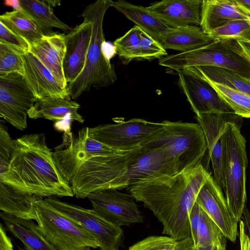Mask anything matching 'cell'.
<instances>
[{"label":"cell","mask_w":250,"mask_h":250,"mask_svg":"<svg viewBox=\"0 0 250 250\" xmlns=\"http://www.w3.org/2000/svg\"><path fill=\"white\" fill-rule=\"evenodd\" d=\"M0 43L23 55L29 52L30 45L23 39L9 30L0 22Z\"/></svg>","instance_id":"cell-37"},{"label":"cell","mask_w":250,"mask_h":250,"mask_svg":"<svg viewBox=\"0 0 250 250\" xmlns=\"http://www.w3.org/2000/svg\"><path fill=\"white\" fill-rule=\"evenodd\" d=\"M163 124L139 118L89 127V136L113 148L129 151L147 146L162 131Z\"/></svg>","instance_id":"cell-9"},{"label":"cell","mask_w":250,"mask_h":250,"mask_svg":"<svg viewBox=\"0 0 250 250\" xmlns=\"http://www.w3.org/2000/svg\"><path fill=\"white\" fill-rule=\"evenodd\" d=\"M46 1L52 7L59 5L61 3L60 0H46Z\"/></svg>","instance_id":"cell-47"},{"label":"cell","mask_w":250,"mask_h":250,"mask_svg":"<svg viewBox=\"0 0 250 250\" xmlns=\"http://www.w3.org/2000/svg\"><path fill=\"white\" fill-rule=\"evenodd\" d=\"M206 79L212 86L221 98L231 108L235 114L242 118H250V95L212 82Z\"/></svg>","instance_id":"cell-31"},{"label":"cell","mask_w":250,"mask_h":250,"mask_svg":"<svg viewBox=\"0 0 250 250\" xmlns=\"http://www.w3.org/2000/svg\"><path fill=\"white\" fill-rule=\"evenodd\" d=\"M102 50L105 57L109 61L117 54L114 45L105 41L103 43Z\"/></svg>","instance_id":"cell-42"},{"label":"cell","mask_w":250,"mask_h":250,"mask_svg":"<svg viewBox=\"0 0 250 250\" xmlns=\"http://www.w3.org/2000/svg\"><path fill=\"white\" fill-rule=\"evenodd\" d=\"M0 121V174L7 171L10 168V162L15 146V140L10 136L8 129L4 124Z\"/></svg>","instance_id":"cell-35"},{"label":"cell","mask_w":250,"mask_h":250,"mask_svg":"<svg viewBox=\"0 0 250 250\" xmlns=\"http://www.w3.org/2000/svg\"><path fill=\"white\" fill-rule=\"evenodd\" d=\"M123 63L161 59L167 53L160 42L135 25L113 42Z\"/></svg>","instance_id":"cell-18"},{"label":"cell","mask_w":250,"mask_h":250,"mask_svg":"<svg viewBox=\"0 0 250 250\" xmlns=\"http://www.w3.org/2000/svg\"><path fill=\"white\" fill-rule=\"evenodd\" d=\"M44 199L89 233L95 239L99 250H119L124 237V231L120 227L106 220L93 209L62 202L55 197Z\"/></svg>","instance_id":"cell-10"},{"label":"cell","mask_w":250,"mask_h":250,"mask_svg":"<svg viewBox=\"0 0 250 250\" xmlns=\"http://www.w3.org/2000/svg\"><path fill=\"white\" fill-rule=\"evenodd\" d=\"M167 148L146 146L142 153L112 184L110 188H129L139 182L152 177L177 174Z\"/></svg>","instance_id":"cell-12"},{"label":"cell","mask_w":250,"mask_h":250,"mask_svg":"<svg viewBox=\"0 0 250 250\" xmlns=\"http://www.w3.org/2000/svg\"><path fill=\"white\" fill-rule=\"evenodd\" d=\"M216 245H210L206 247H196V250H212Z\"/></svg>","instance_id":"cell-46"},{"label":"cell","mask_w":250,"mask_h":250,"mask_svg":"<svg viewBox=\"0 0 250 250\" xmlns=\"http://www.w3.org/2000/svg\"><path fill=\"white\" fill-rule=\"evenodd\" d=\"M237 42L240 45L243 50L250 56V41H237Z\"/></svg>","instance_id":"cell-44"},{"label":"cell","mask_w":250,"mask_h":250,"mask_svg":"<svg viewBox=\"0 0 250 250\" xmlns=\"http://www.w3.org/2000/svg\"><path fill=\"white\" fill-rule=\"evenodd\" d=\"M249 22H250V20H249Z\"/></svg>","instance_id":"cell-50"},{"label":"cell","mask_w":250,"mask_h":250,"mask_svg":"<svg viewBox=\"0 0 250 250\" xmlns=\"http://www.w3.org/2000/svg\"><path fill=\"white\" fill-rule=\"evenodd\" d=\"M159 64L177 71L192 67H220L250 79V62L234 40H213L201 48L162 57Z\"/></svg>","instance_id":"cell-6"},{"label":"cell","mask_w":250,"mask_h":250,"mask_svg":"<svg viewBox=\"0 0 250 250\" xmlns=\"http://www.w3.org/2000/svg\"><path fill=\"white\" fill-rule=\"evenodd\" d=\"M213 41L200 26H187L171 28L159 42L166 50L186 52L201 48Z\"/></svg>","instance_id":"cell-26"},{"label":"cell","mask_w":250,"mask_h":250,"mask_svg":"<svg viewBox=\"0 0 250 250\" xmlns=\"http://www.w3.org/2000/svg\"><path fill=\"white\" fill-rule=\"evenodd\" d=\"M0 250H15L11 239L1 223L0 224Z\"/></svg>","instance_id":"cell-39"},{"label":"cell","mask_w":250,"mask_h":250,"mask_svg":"<svg viewBox=\"0 0 250 250\" xmlns=\"http://www.w3.org/2000/svg\"><path fill=\"white\" fill-rule=\"evenodd\" d=\"M239 237L240 250H250V238L247 234L245 225L242 221L239 224Z\"/></svg>","instance_id":"cell-40"},{"label":"cell","mask_w":250,"mask_h":250,"mask_svg":"<svg viewBox=\"0 0 250 250\" xmlns=\"http://www.w3.org/2000/svg\"><path fill=\"white\" fill-rule=\"evenodd\" d=\"M208 35L213 40L250 41V23L246 20H231L214 29Z\"/></svg>","instance_id":"cell-33"},{"label":"cell","mask_w":250,"mask_h":250,"mask_svg":"<svg viewBox=\"0 0 250 250\" xmlns=\"http://www.w3.org/2000/svg\"><path fill=\"white\" fill-rule=\"evenodd\" d=\"M4 227L23 244L25 250H57L40 231L33 220L16 217L0 211Z\"/></svg>","instance_id":"cell-24"},{"label":"cell","mask_w":250,"mask_h":250,"mask_svg":"<svg viewBox=\"0 0 250 250\" xmlns=\"http://www.w3.org/2000/svg\"><path fill=\"white\" fill-rule=\"evenodd\" d=\"M65 51V34L54 32L44 36L31 45L29 52L52 73L62 86L67 87L63 68Z\"/></svg>","instance_id":"cell-21"},{"label":"cell","mask_w":250,"mask_h":250,"mask_svg":"<svg viewBox=\"0 0 250 250\" xmlns=\"http://www.w3.org/2000/svg\"><path fill=\"white\" fill-rule=\"evenodd\" d=\"M237 2L250 11V0H236Z\"/></svg>","instance_id":"cell-45"},{"label":"cell","mask_w":250,"mask_h":250,"mask_svg":"<svg viewBox=\"0 0 250 250\" xmlns=\"http://www.w3.org/2000/svg\"><path fill=\"white\" fill-rule=\"evenodd\" d=\"M177 72L179 85L196 116L207 113H234L206 79L187 68Z\"/></svg>","instance_id":"cell-14"},{"label":"cell","mask_w":250,"mask_h":250,"mask_svg":"<svg viewBox=\"0 0 250 250\" xmlns=\"http://www.w3.org/2000/svg\"><path fill=\"white\" fill-rule=\"evenodd\" d=\"M40 197L0 182L1 211L26 220H36L34 201Z\"/></svg>","instance_id":"cell-27"},{"label":"cell","mask_w":250,"mask_h":250,"mask_svg":"<svg viewBox=\"0 0 250 250\" xmlns=\"http://www.w3.org/2000/svg\"><path fill=\"white\" fill-rule=\"evenodd\" d=\"M212 250H220V249L218 246H215Z\"/></svg>","instance_id":"cell-49"},{"label":"cell","mask_w":250,"mask_h":250,"mask_svg":"<svg viewBox=\"0 0 250 250\" xmlns=\"http://www.w3.org/2000/svg\"><path fill=\"white\" fill-rule=\"evenodd\" d=\"M223 167L226 201L230 212L238 222L245 205L248 158L246 141L237 121L225 125L221 134Z\"/></svg>","instance_id":"cell-5"},{"label":"cell","mask_w":250,"mask_h":250,"mask_svg":"<svg viewBox=\"0 0 250 250\" xmlns=\"http://www.w3.org/2000/svg\"><path fill=\"white\" fill-rule=\"evenodd\" d=\"M173 250H196V246L192 237H188L177 241Z\"/></svg>","instance_id":"cell-41"},{"label":"cell","mask_w":250,"mask_h":250,"mask_svg":"<svg viewBox=\"0 0 250 250\" xmlns=\"http://www.w3.org/2000/svg\"><path fill=\"white\" fill-rule=\"evenodd\" d=\"M24 77L37 100L46 98L71 99L67 87L62 86L52 73L32 53L22 55Z\"/></svg>","instance_id":"cell-19"},{"label":"cell","mask_w":250,"mask_h":250,"mask_svg":"<svg viewBox=\"0 0 250 250\" xmlns=\"http://www.w3.org/2000/svg\"><path fill=\"white\" fill-rule=\"evenodd\" d=\"M210 174L200 163L174 175L143 180L128 189L161 223L163 233L179 241L191 237L189 213Z\"/></svg>","instance_id":"cell-1"},{"label":"cell","mask_w":250,"mask_h":250,"mask_svg":"<svg viewBox=\"0 0 250 250\" xmlns=\"http://www.w3.org/2000/svg\"><path fill=\"white\" fill-rule=\"evenodd\" d=\"M15 142L10 166L22 180L29 194L42 198L74 196L43 134H26Z\"/></svg>","instance_id":"cell-3"},{"label":"cell","mask_w":250,"mask_h":250,"mask_svg":"<svg viewBox=\"0 0 250 250\" xmlns=\"http://www.w3.org/2000/svg\"><path fill=\"white\" fill-rule=\"evenodd\" d=\"M87 197L93 210L115 225L129 226L144 221L136 200L131 194L107 188L92 192Z\"/></svg>","instance_id":"cell-13"},{"label":"cell","mask_w":250,"mask_h":250,"mask_svg":"<svg viewBox=\"0 0 250 250\" xmlns=\"http://www.w3.org/2000/svg\"><path fill=\"white\" fill-rule=\"evenodd\" d=\"M12 73L24 75L22 55L9 46L0 43V75Z\"/></svg>","instance_id":"cell-34"},{"label":"cell","mask_w":250,"mask_h":250,"mask_svg":"<svg viewBox=\"0 0 250 250\" xmlns=\"http://www.w3.org/2000/svg\"><path fill=\"white\" fill-rule=\"evenodd\" d=\"M241 118L235 113H207L195 116L206 137L208 150L213 169L214 178L224 190L221 134L226 123L232 121H239Z\"/></svg>","instance_id":"cell-17"},{"label":"cell","mask_w":250,"mask_h":250,"mask_svg":"<svg viewBox=\"0 0 250 250\" xmlns=\"http://www.w3.org/2000/svg\"><path fill=\"white\" fill-rule=\"evenodd\" d=\"M0 22L30 46L44 36L36 22L22 9L6 12L0 16Z\"/></svg>","instance_id":"cell-29"},{"label":"cell","mask_w":250,"mask_h":250,"mask_svg":"<svg viewBox=\"0 0 250 250\" xmlns=\"http://www.w3.org/2000/svg\"><path fill=\"white\" fill-rule=\"evenodd\" d=\"M113 2L111 0H98L86 6L82 14L91 22L92 35L84 68L80 75L67 85L71 99H78L92 87L99 89L112 85L117 80L114 67L102 50L103 43L105 41L104 19Z\"/></svg>","instance_id":"cell-4"},{"label":"cell","mask_w":250,"mask_h":250,"mask_svg":"<svg viewBox=\"0 0 250 250\" xmlns=\"http://www.w3.org/2000/svg\"><path fill=\"white\" fill-rule=\"evenodd\" d=\"M112 7L159 42L171 28L147 7L136 5L122 0L114 1Z\"/></svg>","instance_id":"cell-25"},{"label":"cell","mask_w":250,"mask_h":250,"mask_svg":"<svg viewBox=\"0 0 250 250\" xmlns=\"http://www.w3.org/2000/svg\"><path fill=\"white\" fill-rule=\"evenodd\" d=\"M226 238L217 225L201 207L196 246L226 245Z\"/></svg>","instance_id":"cell-32"},{"label":"cell","mask_w":250,"mask_h":250,"mask_svg":"<svg viewBox=\"0 0 250 250\" xmlns=\"http://www.w3.org/2000/svg\"><path fill=\"white\" fill-rule=\"evenodd\" d=\"M196 201L217 225L226 238L235 242L239 236L238 222L229 211L222 188L211 174L201 188Z\"/></svg>","instance_id":"cell-15"},{"label":"cell","mask_w":250,"mask_h":250,"mask_svg":"<svg viewBox=\"0 0 250 250\" xmlns=\"http://www.w3.org/2000/svg\"><path fill=\"white\" fill-rule=\"evenodd\" d=\"M201 206L196 201L194 204L189 215L190 227L191 232V237L195 245L197 244V229L199 222Z\"/></svg>","instance_id":"cell-38"},{"label":"cell","mask_w":250,"mask_h":250,"mask_svg":"<svg viewBox=\"0 0 250 250\" xmlns=\"http://www.w3.org/2000/svg\"><path fill=\"white\" fill-rule=\"evenodd\" d=\"M38 229L57 250H91L98 248L93 237L83 228L48 204L43 198L34 201Z\"/></svg>","instance_id":"cell-8"},{"label":"cell","mask_w":250,"mask_h":250,"mask_svg":"<svg viewBox=\"0 0 250 250\" xmlns=\"http://www.w3.org/2000/svg\"><path fill=\"white\" fill-rule=\"evenodd\" d=\"M202 7L200 0H163L147 7L171 28L200 26Z\"/></svg>","instance_id":"cell-20"},{"label":"cell","mask_w":250,"mask_h":250,"mask_svg":"<svg viewBox=\"0 0 250 250\" xmlns=\"http://www.w3.org/2000/svg\"><path fill=\"white\" fill-rule=\"evenodd\" d=\"M250 19V11L236 0H203L200 27L208 34L229 21Z\"/></svg>","instance_id":"cell-22"},{"label":"cell","mask_w":250,"mask_h":250,"mask_svg":"<svg viewBox=\"0 0 250 250\" xmlns=\"http://www.w3.org/2000/svg\"><path fill=\"white\" fill-rule=\"evenodd\" d=\"M22 9L36 22L44 36L53 34L52 28L64 32L72 28L58 19L46 0H20Z\"/></svg>","instance_id":"cell-28"},{"label":"cell","mask_w":250,"mask_h":250,"mask_svg":"<svg viewBox=\"0 0 250 250\" xmlns=\"http://www.w3.org/2000/svg\"><path fill=\"white\" fill-rule=\"evenodd\" d=\"M162 122V131L147 146L167 148L177 173L201 163L208 147L201 125L181 121Z\"/></svg>","instance_id":"cell-7"},{"label":"cell","mask_w":250,"mask_h":250,"mask_svg":"<svg viewBox=\"0 0 250 250\" xmlns=\"http://www.w3.org/2000/svg\"><path fill=\"white\" fill-rule=\"evenodd\" d=\"M83 21L65 35L66 51L63 68L67 84L74 82L83 71L92 35V23L81 15Z\"/></svg>","instance_id":"cell-16"},{"label":"cell","mask_w":250,"mask_h":250,"mask_svg":"<svg viewBox=\"0 0 250 250\" xmlns=\"http://www.w3.org/2000/svg\"><path fill=\"white\" fill-rule=\"evenodd\" d=\"M176 242L169 236H151L136 243L128 250H173Z\"/></svg>","instance_id":"cell-36"},{"label":"cell","mask_w":250,"mask_h":250,"mask_svg":"<svg viewBox=\"0 0 250 250\" xmlns=\"http://www.w3.org/2000/svg\"><path fill=\"white\" fill-rule=\"evenodd\" d=\"M36 100L23 76L0 75V117L15 128H27L28 112Z\"/></svg>","instance_id":"cell-11"},{"label":"cell","mask_w":250,"mask_h":250,"mask_svg":"<svg viewBox=\"0 0 250 250\" xmlns=\"http://www.w3.org/2000/svg\"><path fill=\"white\" fill-rule=\"evenodd\" d=\"M220 250H226V245L218 246Z\"/></svg>","instance_id":"cell-48"},{"label":"cell","mask_w":250,"mask_h":250,"mask_svg":"<svg viewBox=\"0 0 250 250\" xmlns=\"http://www.w3.org/2000/svg\"><path fill=\"white\" fill-rule=\"evenodd\" d=\"M187 69L212 82L250 95V79L232 70L213 66L192 67Z\"/></svg>","instance_id":"cell-30"},{"label":"cell","mask_w":250,"mask_h":250,"mask_svg":"<svg viewBox=\"0 0 250 250\" xmlns=\"http://www.w3.org/2000/svg\"><path fill=\"white\" fill-rule=\"evenodd\" d=\"M71 99L46 98L37 100L28 112L31 119L44 118L55 122L70 120L83 123L84 119L78 113L80 105Z\"/></svg>","instance_id":"cell-23"},{"label":"cell","mask_w":250,"mask_h":250,"mask_svg":"<svg viewBox=\"0 0 250 250\" xmlns=\"http://www.w3.org/2000/svg\"><path fill=\"white\" fill-rule=\"evenodd\" d=\"M145 146L122 154L87 156L62 143L53 152L57 166L70 184L74 196L83 199L92 192L110 188Z\"/></svg>","instance_id":"cell-2"},{"label":"cell","mask_w":250,"mask_h":250,"mask_svg":"<svg viewBox=\"0 0 250 250\" xmlns=\"http://www.w3.org/2000/svg\"><path fill=\"white\" fill-rule=\"evenodd\" d=\"M4 4L8 6H10L13 8V10H21L22 8L20 4V0H5Z\"/></svg>","instance_id":"cell-43"}]
</instances>
